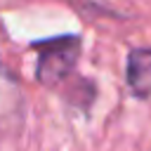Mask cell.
<instances>
[{
  "mask_svg": "<svg viewBox=\"0 0 151 151\" xmlns=\"http://www.w3.org/2000/svg\"><path fill=\"white\" fill-rule=\"evenodd\" d=\"M127 87L134 97H151V47H137L127 57Z\"/></svg>",
  "mask_w": 151,
  "mask_h": 151,
  "instance_id": "cell-2",
  "label": "cell"
},
{
  "mask_svg": "<svg viewBox=\"0 0 151 151\" xmlns=\"http://www.w3.org/2000/svg\"><path fill=\"white\" fill-rule=\"evenodd\" d=\"M78 35H66L61 40H52V42H42L38 45V66H35V76L40 83L45 85H57L61 78L68 76V71L76 66L78 59Z\"/></svg>",
  "mask_w": 151,
  "mask_h": 151,
  "instance_id": "cell-1",
  "label": "cell"
}]
</instances>
